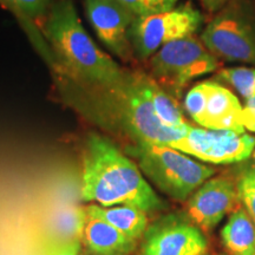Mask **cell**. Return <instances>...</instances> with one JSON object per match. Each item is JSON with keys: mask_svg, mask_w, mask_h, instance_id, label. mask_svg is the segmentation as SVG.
<instances>
[{"mask_svg": "<svg viewBox=\"0 0 255 255\" xmlns=\"http://www.w3.org/2000/svg\"><path fill=\"white\" fill-rule=\"evenodd\" d=\"M139 83L142 91L151 102L156 115L165 127L184 129L188 126L176 101L148 72L139 70Z\"/></svg>", "mask_w": 255, "mask_h": 255, "instance_id": "16", "label": "cell"}, {"mask_svg": "<svg viewBox=\"0 0 255 255\" xmlns=\"http://www.w3.org/2000/svg\"><path fill=\"white\" fill-rule=\"evenodd\" d=\"M223 246L232 255H255V225L246 209L232 213L221 231Z\"/></svg>", "mask_w": 255, "mask_h": 255, "instance_id": "15", "label": "cell"}, {"mask_svg": "<svg viewBox=\"0 0 255 255\" xmlns=\"http://www.w3.org/2000/svg\"><path fill=\"white\" fill-rule=\"evenodd\" d=\"M84 210L89 214L100 216L109 222L132 241H137L144 237L148 229V213L137 207L127 205L102 207L91 205Z\"/></svg>", "mask_w": 255, "mask_h": 255, "instance_id": "14", "label": "cell"}, {"mask_svg": "<svg viewBox=\"0 0 255 255\" xmlns=\"http://www.w3.org/2000/svg\"><path fill=\"white\" fill-rule=\"evenodd\" d=\"M60 94L87 119L131 143L169 145L180 141L184 129L165 127L142 91L139 69H127L121 81L111 84H81L55 75Z\"/></svg>", "mask_w": 255, "mask_h": 255, "instance_id": "1", "label": "cell"}, {"mask_svg": "<svg viewBox=\"0 0 255 255\" xmlns=\"http://www.w3.org/2000/svg\"><path fill=\"white\" fill-rule=\"evenodd\" d=\"M128 155L136 159L142 174L165 195L186 201L215 174V169L169 145L130 143Z\"/></svg>", "mask_w": 255, "mask_h": 255, "instance_id": "4", "label": "cell"}, {"mask_svg": "<svg viewBox=\"0 0 255 255\" xmlns=\"http://www.w3.org/2000/svg\"><path fill=\"white\" fill-rule=\"evenodd\" d=\"M202 24L200 11L190 2L133 19L129 37L136 60L146 62L165 44L194 36Z\"/></svg>", "mask_w": 255, "mask_h": 255, "instance_id": "6", "label": "cell"}, {"mask_svg": "<svg viewBox=\"0 0 255 255\" xmlns=\"http://www.w3.org/2000/svg\"><path fill=\"white\" fill-rule=\"evenodd\" d=\"M85 13L98 39L122 62L136 60L129 32L135 17L116 0H84Z\"/></svg>", "mask_w": 255, "mask_h": 255, "instance_id": "9", "label": "cell"}, {"mask_svg": "<svg viewBox=\"0 0 255 255\" xmlns=\"http://www.w3.org/2000/svg\"><path fill=\"white\" fill-rule=\"evenodd\" d=\"M78 231L82 241L94 255H129L136 247V241L85 210H82L79 216Z\"/></svg>", "mask_w": 255, "mask_h": 255, "instance_id": "12", "label": "cell"}, {"mask_svg": "<svg viewBox=\"0 0 255 255\" xmlns=\"http://www.w3.org/2000/svg\"><path fill=\"white\" fill-rule=\"evenodd\" d=\"M171 148L213 164H232L246 161L255 149V137L233 130H210L189 124L187 133Z\"/></svg>", "mask_w": 255, "mask_h": 255, "instance_id": "7", "label": "cell"}, {"mask_svg": "<svg viewBox=\"0 0 255 255\" xmlns=\"http://www.w3.org/2000/svg\"><path fill=\"white\" fill-rule=\"evenodd\" d=\"M207 103V84L201 82L188 91L184 98V108L194 122L201 126Z\"/></svg>", "mask_w": 255, "mask_h": 255, "instance_id": "21", "label": "cell"}, {"mask_svg": "<svg viewBox=\"0 0 255 255\" xmlns=\"http://www.w3.org/2000/svg\"><path fill=\"white\" fill-rule=\"evenodd\" d=\"M201 41L218 59L252 63L255 60V32L231 14L213 19L201 34Z\"/></svg>", "mask_w": 255, "mask_h": 255, "instance_id": "10", "label": "cell"}, {"mask_svg": "<svg viewBox=\"0 0 255 255\" xmlns=\"http://www.w3.org/2000/svg\"><path fill=\"white\" fill-rule=\"evenodd\" d=\"M237 189L239 200L255 225V165H250L241 171L238 177Z\"/></svg>", "mask_w": 255, "mask_h": 255, "instance_id": "19", "label": "cell"}, {"mask_svg": "<svg viewBox=\"0 0 255 255\" xmlns=\"http://www.w3.org/2000/svg\"><path fill=\"white\" fill-rule=\"evenodd\" d=\"M219 68L220 60L194 36L165 44L146 60L148 75L174 96H180L193 79Z\"/></svg>", "mask_w": 255, "mask_h": 255, "instance_id": "5", "label": "cell"}, {"mask_svg": "<svg viewBox=\"0 0 255 255\" xmlns=\"http://www.w3.org/2000/svg\"><path fill=\"white\" fill-rule=\"evenodd\" d=\"M45 255H81V244L77 239L51 241L46 246Z\"/></svg>", "mask_w": 255, "mask_h": 255, "instance_id": "22", "label": "cell"}, {"mask_svg": "<svg viewBox=\"0 0 255 255\" xmlns=\"http://www.w3.org/2000/svg\"><path fill=\"white\" fill-rule=\"evenodd\" d=\"M207 103L201 127L210 130H233L245 132L242 113L238 97L219 83L206 81Z\"/></svg>", "mask_w": 255, "mask_h": 255, "instance_id": "13", "label": "cell"}, {"mask_svg": "<svg viewBox=\"0 0 255 255\" xmlns=\"http://www.w3.org/2000/svg\"><path fill=\"white\" fill-rule=\"evenodd\" d=\"M237 184L226 175L210 177L189 197L187 214L203 232L213 231L226 215L239 208Z\"/></svg>", "mask_w": 255, "mask_h": 255, "instance_id": "11", "label": "cell"}, {"mask_svg": "<svg viewBox=\"0 0 255 255\" xmlns=\"http://www.w3.org/2000/svg\"><path fill=\"white\" fill-rule=\"evenodd\" d=\"M143 238L141 255H206L208 250L202 229L178 214L157 220Z\"/></svg>", "mask_w": 255, "mask_h": 255, "instance_id": "8", "label": "cell"}, {"mask_svg": "<svg viewBox=\"0 0 255 255\" xmlns=\"http://www.w3.org/2000/svg\"><path fill=\"white\" fill-rule=\"evenodd\" d=\"M216 75L221 81L228 83L246 100L255 97V69L241 66L223 68Z\"/></svg>", "mask_w": 255, "mask_h": 255, "instance_id": "17", "label": "cell"}, {"mask_svg": "<svg viewBox=\"0 0 255 255\" xmlns=\"http://www.w3.org/2000/svg\"><path fill=\"white\" fill-rule=\"evenodd\" d=\"M229 0H200L202 7L208 11L209 13H215L219 9H221Z\"/></svg>", "mask_w": 255, "mask_h": 255, "instance_id": "24", "label": "cell"}, {"mask_svg": "<svg viewBox=\"0 0 255 255\" xmlns=\"http://www.w3.org/2000/svg\"><path fill=\"white\" fill-rule=\"evenodd\" d=\"M41 28L53 51L55 75L81 84L101 85L119 82L126 75L127 68H121L91 39L71 0H55Z\"/></svg>", "mask_w": 255, "mask_h": 255, "instance_id": "3", "label": "cell"}, {"mask_svg": "<svg viewBox=\"0 0 255 255\" xmlns=\"http://www.w3.org/2000/svg\"><path fill=\"white\" fill-rule=\"evenodd\" d=\"M242 126L248 131L255 132V97L246 100L242 113Z\"/></svg>", "mask_w": 255, "mask_h": 255, "instance_id": "23", "label": "cell"}, {"mask_svg": "<svg viewBox=\"0 0 255 255\" xmlns=\"http://www.w3.org/2000/svg\"><path fill=\"white\" fill-rule=\"evenodd\" d=\"M24 20H43L55 0H0Z\"/></svg>", "mask_w": 255, "mask_h": 255, "instance_id": "18", "label": "cell"}, {"mask_svg": "<svg viewBox=\"0 0 255 255\" xmlns=\"http://www.w3.org/2000/svg\"><path fill=\"white\" fill-rule=\"evenodd\" d=\"M82 196L102 207L133 206L148 214L164 206L136 162L98 133H90L85 143Z\"/></svg>", "mask_w": 255, "mask_h": 255, "instance_id": "2", "label": "cell"}, {"mask_svg": "<svg viewBox=\"0 0 255 255\" xmlns=\"http://www.w3.org/2000/svg\"><path fill=\"white\" fill-rule=\"evenodd\" d=\"M135 18L146 17L174 8L177 0H116Z\"/></svg>", "mask_w": 255, "mask_h": 255, "instance_id": "20", "label": "cell"}, {"mask_svg": "<svg viewBox=\"0 0 255 255\" xmlns=\"http://www.w3.org/2000/svg\"><path fill=\"white\" fill-rule=\"evenodd\" d=\"M252 156H253V158H254V161H255V149H254V151H253V154H252Z\"/></svg>", "mask_w": 255, "mask_h": 255, "instance_id": "25", "label": "cell"}]
</instances>
